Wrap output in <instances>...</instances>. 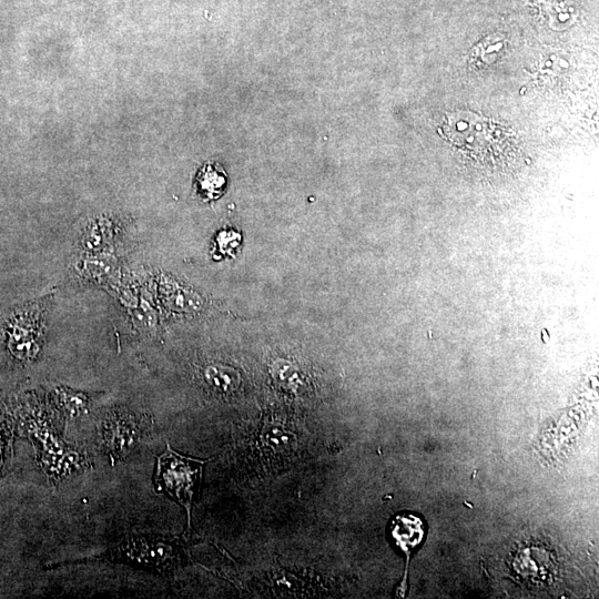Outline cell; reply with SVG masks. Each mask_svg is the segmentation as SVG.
<instances>
[{
	"label": "cell",
	"instance_id": "6da1fadb",
	"mask_svg": "<svg viewBox=\"0 0 599 599\" xmlns=\"http://www.w3.org/2000/svg\"><path fill=\"white\" fill-rule=\"evenodd\" d=\"M157 461L156 491L184 506L190 525L192 504L199 493L203 466L208 460L188 458L172 450L168 443L166 452L158 456Z\"/></svg>",
	"mask_w": 599,
	"mask_h": 599
},
{
	"label": "cell",
	"instance_id": "7a4b0ae2",
	"mask_svg": "<svg viewBox=\"0 0 599 599\" xmlns=\"http://www.w3.org/2000/svg\"><path fill=\"white\" fill-rule=\"evenodd\" d=\"M121 548V554L128 560L156 567L158 570H172L180 561L176 543L165 540H149V538H136L130 540Z\"/></svg>",
	"mask_w": 599,
	"mask_h": 599
},
{
	"label": "cell",
	"instance_id": "3957f363",
	"mask_svg": "<svg viewBox=\"0 0 599 599\" xmlns=\"http://www.w3.org/2000/svg\"><path fill=\"white\" fill-rule=\"evenodd\" d=\"M391 537L395 545L400 548L406 555V572L404 575V581L402 587H405L406 578H408L409 564L411 560V554L418 547L424 538L425 526L419 516L412 514H402L395 517L391 523Z\"/></svg>",
	"mask_w": 599,
	"mask_h": 599
},
{
	"label": "cell",
	"instance_id": "277c9868",
	"mask_svg": "<svg viewBox=\"0 0 599 599\" xmlns=\"http://www.w3.org/2000/svg\"><path fill=\"white\" fill-rule=\"evenodd\" d=\"M138 436V425L129 416H115L106 424L105 438L111 454L117 458L127 455L134 448Z\"/></svg>",
	"mask_w": 599,
	"mask_h": 599
},
{
	"label": "cell",
	"instance_id": "5b68a950",
	"mask_svg": "<svg viewBox=\"0 0 599 599\" xmlns=\"http://www.w3.org/2000/svg\"><path fill=\"white\" fill-rule=\"evenodd\" d=\"M198 191L207 199H217L227 187L226 172L215 164L203 167L197 178Z\"/></svg>",
	"mask_w": 599,
	"mask_h": 599
},
{
	"label": "cell",
	"instance_id": "8992f818",
	"mask_svg": "<svg viewBox=\"0 0 599 599\" xmlns=\"http://www.w3.org/2000/svg\"><path fill=\"white\" fill-rule=\"evenodd\" d=\"M205 378L210 387L220 393L235 391L240 382L239 374L235 370L222 365H211L206 370Z\"/></svg>",
	"mask_w": 599,
	"mask_h": 599
}]
</instances>
